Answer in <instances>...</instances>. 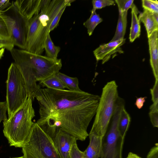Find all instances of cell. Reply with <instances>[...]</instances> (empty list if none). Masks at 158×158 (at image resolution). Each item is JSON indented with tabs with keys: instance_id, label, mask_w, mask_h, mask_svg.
Segmentation results:
<instances>
[{
	"instance_id": "cell-1",
	"label": "cell",
	"mask_w": 158,
	"mask_h": 158,
	"mask_svg": "<svg viewBox=\"0 0 158 158\" xmlns=\"http://www.w3.org/2000/svg\"><path fill=\"white\" fill-rule=\"evenodd\" d=\"M100 98L96 95L89 100L65 107L36 123L51 137L60 128L77 140L84 141L89 136L87 128L95 115Z\"/></svg>"
},
{
	"instance_id": "cell-2",
	"label": "cell",
	"mask_w": 158,
	"mask_h": 158,
	"mask_svg": "<svg viewBox=\"0 0 158 158\" xmlns=\"http://www.w3.org/2000/svg\"><path fill=\"white\" fill-rule=\"evenodd\" d=\"M10 52L24 79L28 96L32 99L34 92L40 87L36 82L55 75L62 67L61 59H54L14 48Z\"/></svg>"
},
{
	"instance_id": "cell-3",
	"label": "cell",
	"mask_w": 158,
	"mask_h": 158,
	"mask_svg": "<svg viewBox=\"0 0 158 158\" xmlns=\"http://www.w3.org/2000/svg\"><path fill=\"white\" fill-rule=\"evenodd\" d=\"M74 0H44L42 7L29 20L25 50L41 55L49 29L55 18L64 6H69Z\"/></svg>"
},
{
	"instance_id": "cell-4",
	"label": "cell",
	"mask_w": 158,
	"mask_h": 158,
	"mask_svg": "<svg viewBox=\"0 0 158 158\" xmlns=\"http://www.w3.org/2000/svg\"><path fill=\"white\" fill-rule=\"evenodd\" d=\"M96 95L82 91H75L40 87L34 92L33 100L35 98L39 105L40 118L42 121L50 115L65 107L81 103L94 98Z\"/></svg>"
},
{
	"instance_id": "cell-5",
	"label": "cell",
	"mask_w": 158,
	"mask_h": 158,
	"mask_svg": "<svg viewBox=\"0 0 158 158\" xmlns=\"http://www.w3.org/2000/svg\"><path fill=\"white\" fill-rule=\"evenodd\" d=\"M32 98L28 97L22 106L3 121V133L10 146L22 148L27 142L35 116Z\"/></svg>"
},
{
	"instance_id": "cell-6",
	"label": "cell",
	"mask_w": 158,
	"mask_h": 158,
	"mask_svg": "<svg viewBox=\"0 0 158 158\" xmlns=\"http://www.w3.org/2000/svg\"><path fill=\"white\" fill-rule=\"evenodd\" d=\"M115 81L108 82L103 87L94 120L89 133L103 137L108 129L119 97Z\"/></svg>"
},
{
	"instance_id": "cell-7",
	"label": "cell",
	"mask_w": 158,
	"mask_h": 158,
	"mask_svg": "<svg viewBox=\"0 0 158 158\" xmlns=\"http://www.w3.org/2000/svg\"><path fill=\"white\" fill-rule=\"evenodd\" d=\"M24 158H60L53 139L36 123L22 148Z\"/></svg>"
},
{
	"instance_id": "cell-8",
	"label": "cell",
	"mask_w": 158,
	"mask_h": 158,
	"mask_svg": "<svg viewBox=\"0 0 158 158\" xmlns=\"http://www.w3.org/2000/svg\"><path fill=\"white\" fill-rule=\"evenodd\" d=\"M6 89V101L9 118L22 106L28 97L24 79L14 62L11 63L8 69Z\"/></svg>"
},
{
	"instance_id": "cell-9",
	"label": "cell",
	"mask_w": 158,
	"mask_h": 158,
	"mask_svg": "<svg viewBox=\"0 0 158 158\" xmlns=\"http://www.w3.org/2000/svg\"><path fill=\"white\" fill-rule=\"evenodd\" d=\"M124 106V100L119 97L110 128L102 138V153L100 158H122L124 139L119 134L118 125L122 110Z\"/></svg>"
},
{
	"instance_id": "cell-10",
	"label": "cell",
	"mask_w": 158,
	"mask_h": 158,
	"mask_svg": "<svg viewBox=\"0 0 158 158\" xmlns=\"http://www.w3.org/2000/svg\"><path fill=\"white\" fill-rule=\"evenodd\" d=\"M0 16L6 24L9 36L15 45L25 50L29 20L20 14L13 1L7 8L0 11Z\"/></svg>"
},
{
	"instance_id": "cell-11",
	"label": "cell",
	"mask_w": 158,
	"mask_h": 158,
	"mask_svg": "<svg viewBox=\"0 0 158 158\" xmlns=\"http://www.w3.org/2000/svg\"><path fill=\"white\" fill-rule=\"evenodd\" d=\"M77 140L75 137L60 128L57 129L53 140L60 158H69L72 146Z\"/></svg>"
},
{
	"instance_id": "cell-12",
	"label": "cell",
	"mask_w": 158,
	"mask_h": 158,
	"mask_svg": "<svg viewBox=\"0 0 158 158\" xmlns=\"http://www.w3.org/2000/svg\"><path fill=\"white\" fill-rule=\"evenodd\" d=\"M125 40L126 39L124 38L100 45L93 51L96 60H102V64H104L110 59L112 55L117 52L123 53L120 47L125 43Z\"/></svg>"
},
{
	"instance_id": "cell-13",
	"label": "cell",
	"mask_w": 158,
	"mask_h": 158,
	"mask_svg": "<svg viewBox=\"0 0 158 158\" xmlns=\"http://www.w3.org/2000/svg\"><path fill=\"white\" fill-rule=\"evenodd\" d=\"M13 1L20 14L29 20L40 10L44 0H17Z\"/></svg>"
},
{
	"instance_id": "cell-14",
	"label": "cell",
	"mask_w": 158,
	"mask_h": 158,
	"mask_svg": "<svg viewBox=\"0 0 158 158\" xmlns=\"http://www.w3.org/2000/svg\"><path fill=\"white\" fill-rule=\"evenodd\" d=\"M150 62L155 80H158V30L148 37Z\"/></svg>"
},
{
	"instance_id": "cell-15",
	"label": "cell",
	"mask_w": 158,
	"mask_h": 158,
	"mask_svg": "<svg viewBox=\"0 0 158 158\" xmlns=\"http://www.w3.org/2000/svg\"><path fill=\"white\" fill-rule=\"evenodd\" d=\"M89 144L84 151L85 158H100L102 153V138L92 134H89Z\"/></svg>"
},
{
	"instance_id": "cell-16",
	"label": "cell",
	"mask_w": 158,
	"mask_h": 158,
	"mask_svg": "<svg viewBox=\"0 0 158 158\" xmlns=\"http://www.w3.org/2000/svg\"><path fill=\"white\" fill-rule=\"evenodd\" d=\"M138 17L140 23L142 22L144 24L148 38L153 31L158 30V13H152L143 9Z\"/></svg>"
},
{
	"instance_id": "cell-17",
	"label": "cell",
	"mask_w": 158,
	"mask_h": 158,
	"mask_svg": "<svg viewBox=\"0 0 158 158\" xmlns=\"http://www.w3.org/2000/svg\"><path fill=\"white\" fill-rule=\"evenodd\" d=\"M131 9V22L129 39L130 42H133L139 38L141 33L140 22L138 15L139 11L135 5L133 3Z\"/></svg>"
},
{
	"instance_id": "cell-18",
	"label": "cell",
	"mask_w": 158,
	"mask_h": 158,
	"mask_svg": "<svg viewBox=\"0 0 158 158\" xmlns=\"http://www.w3.org/2000/svg\"><path fill=\"white\" fill-rule=\"evenodd\" d=\"M127 12H119L118 18L116 31L113 38L110 42L124 39L127 26Z\"/></svg>"
},
{
	"instance_id": "cell-19",
	"label": "cell",
	"mask_w": 158,
	"mask_h": 158,
	"mask_svg": "<svg viewBox=\"0 0 158 158\" xmlns=\"http://www.w3.org/2000/svg\"><path fill=\"white\" fill-rule=\"evenodd\" d=\"M56 76L61 81L65 88L68 90L78 92L82 91L79 87L77 78L70 77L60 72L57 73Z\"/></svg>"
},
{
	"instance_id": "cell-20",
	"label": "cell",
	"mask_w": 158,
	"mask_h": 158,
	"mask_svg": "<svg viewBox=\"0 0 158 158\" xmlns=\"http://www.w3.org/2000/svg\"><path fill=\"white\" fill-rule=\"evenodd\" d=\"M131 121V117L124 106L122 110L118 125L119 134L123 139L129 128Z\"/></svg>"
},
{
	"instance_id": "cell-21",
	"label": "cell",
	"mask_w": 158,
	"mask_h": 158,
	"mask_svg": "<svg viewBox=\"0 0 158 158\" xmlns=\"http://www.w3.org/2000/svg\"><path fill=\"white\" fill-rule=\"evenodd\" d=\"M103 21L99 15L95 11H91L89 18L83 23L84 26L87 28L89 36L92 35L96 27Z\"/></svg>"
},
{
	"instance_id": "cell-22",
	"label": "cell",
	"mask_w": 158,
	"mask_h": 158,
	"mask_svg": "<svg viewBox=\"0 0 158 158\" xmlns=\"http://www.w3.org/2000/svg\"><path fill=\"white\" fill-rule=\"evenodd\" d=\"M44 50L45 51L46 56L54 59H57V57L60 50V48L54 44L49 34L48 35L45 42Z\"/></svg>"
},
{
	"instance_id": "cell-23",
	"label": "cell",
	"mask_w": 158,
	"mask_h": 158,
	"mask_svg": "<svg viewBox=\"0 0 158 158\" xmlns=\"http://www.w3.org/2000/svg\"><path fill=\"white\" fill-rule=\"evenodd\" d=\"M40 83L43 87L48 88L60 90L65 89V88L61 81L56 75L40 81Z\"/></svg>"
},
{
	"instance_id": "cell-24",
	"label": "cell",
	"mask_w": 158,
	"mask_h": 158,
	"mask_svg": "<svg viewBox=\"0 0 158 158\" xmlns=\"http://www.w3.org/2000/svg\"><path fill=\"white\" fill-rule=\"evenodd\" d=\"M142 3L143 9L158 13V2L157 0H142Z\"/></svg>"
},
{
	"instance_id": "cell-25",
	"label": "cell",
	"mask_w": 158,
	"mask_h": 158,
	"mask_svg": "<svg viewBox=\"0 0 158 158\" xmlns=\"http://www.w3.org/2000/svg\"><path fill=\"white\" fill-rule=\"evenodd\" d=\"M114 1L113 0H94L92 1L93 8L91 11L105 7L106 6L114 5Z\"/></svg>"
},
{
	"instance_id": "cell-26",
	"label": "cell",
	"mask_w": 158,
	"mask_h": 158,
	"mask_svg": "<svg viewBox=\"0 0 158 158\" xmlns=\"http://www.w3.org/2000/svg\"><path fill=\"white\" fill-rule=\"evenodd\" d=\"M134 0H114L118 6L119 12L120 13L127 12L134 3Z\"/></svg>"
},
{
	"instance_id": "cell-27",
	"label": "cell",
	"mask_w": 158,
	"mask_h": 158,
	"mask_svg": "<svg viewBox=\"0 0 158 158\" xmlns=\"http://www.w3.org/2000/svg\"><path fill=\"white\" fill-rule=\"evenodd\" d=\"M14 42L10 36L0 35V46L7 50L11 51L14 48Z\"/></svg>"
},
{
	"instance_id": "cell-28",
	"label": "cell",
	"mask_w": 158,
	"mask_h": 158,
	"mask_svg": "<svg viewBox=\"0 0 158 158\" xmlns=\"http://www.w3.org/2000/svg\"><path fill=\"white\" fill-rule=\"evenodd\" d=\"M69 158H85L84 152L78 148L77 142L72 145L70 154Z\"/></svg>"
},
{
	"instance_id": "cell-29",
	"label": "cell",
	"mask_w": 158,
	"mask_h": 158,
	"mask_svg": "<svg viewBox=\"0 0 158 158\" xmlns=\"http://www.w3.org/2000/svg\"><path fill=\"white\" fill-rule=\"evenodd\" d=\"M67 6H64L56 15L50 27L49 32L53 30L58 26L60 18Z\"/></svg>"
},
{
	"instance_id": "cell-30",
	"label": "cell",
	"mask_w": 158,
	"mask_h": 158,
	"mask_svg": "<svg viewBox=\"0 0 158 158\" xmlns=\"http://www.w3.org/2000/svg\"><path fill=\"white\" fill-rule=\"evenodd\" d=\"M153 103L158 104V80H155L154 85L150 89Z\"/></svg>"
},
{
	"instance_id": "cell-31",
	"label": "cell",
	"mask_w": 158,
	"mask_h": 158,
	"mask_svg": "<svg viewBox=\"0 0 158 158\" xmlns=\"http://www.w3.org/2000/svg\"><path fill=\"white\" fill-rule=\"evenodd\" d=\"M7 108L6 101L0 102V123L7 119L6 113Z\"/></svg>"
},
{
	"instance_id": "cell-32",
	"label": "cell",
	"mask_w": 158,
	"mask_h": 158,
	"mask_svg": "<svg viewBox=\"0 0 158 158\" xmlns=\"http://www.w3.org/2000/svg\"><path fill=\"white\" fill-rule=\"evenodd\" d=\"M149 115L152 124L154 127H158V111H150Z\"/></svg>"
},
{
	"instance_id": "cell-33",
	"label": "cell",
	"mask_w": 158,
	"mask_h": 158,
	"mask_svg": "<svg viewBox=\"0 0 158 158\" xmlns=\"http://www.w3.org/2000/svg\"><path fill=\"white\" fill-rule=\"evenodd\" d=\"M0 35L9 36L6 24L2 18L0 16Z\"/></svg>"
},
{
	"instance_id": "cell-34",
	"label": "cell",
	"mask_w": 158,
	"mask_h": 158,
	"mask_svg": "<svg viewBox=\"0 0 158 158\" xmlns=\"http://www.w3.org/2000/svg\"><path fill=\"white\" fill-rule=\"evenodd\" d=\"M146 158H158V145L156 143L148 152Z\"/></svg>"
},
{
	"instance_id": "cell-35",
	"label": "cell",
	"mask_w": 158,
	"mask_h": 158,
	"mask_svg": "<svg viewBox=\"0 0 158 158\" xmlns=\"http://www.w3.org/2000/svg\"><path fill=\"white\" fill-rule=\"evenodd\" d=\"M9 0H0V11H2L9 7L11 5Z\"/></svg>"
},
{
	"instance_id": "cell-36",
	"label": "cell",
	"mask_w": 158,
	"mask_h": 158,
	"mask_svg": "<svg viewBox=\"0 0 158 158\" xmlns=\"http://www.w3.org/2000/svg\"><path fill=\"white\" fill-rule=\"evenodd\" d=\"M145 101V97L138 98H137L135 104L138 108L140 109L143 107Z\"/></svg>"
},
{
	"instance_id": "cell-37",
	"label": "cell",
	"mask_w": 158,
	"mask_h": 158,
	"mask_svg": "<svg viewBox=\"0 0 158 158\" xmlns=\"http://www.w3.org/2000/svg\"><path fill=\"white\" fill-rule=\"evenodd\" d=\"M126 158H141L137 154L132 153L130 152L128 153L127 156Z\"/></svg>"
},
{
	"instance_id": "cell-38",
	"label": "cell",
	"mask_w": 158,
	"mask_h": 158,
	"mask_svg": "<svg viewBox=\"0 0 158 158\" xmlns=\"http://www.w3.org/2000/svg\"><path fill=\"white\" fill-rule=\"evenodd\" d=\"M150 111H158V104L153 103L150 107Z\"/></svg>"
},
{
	"instance_id": "cell-39",
	"label": "cell",
	"mask_w": 158,
	"mask_h": 158,
	"mask_svg": "<svg viewBox=\"0 0 158 158\" xmlns=\"http://www.w3.org/2000/svg\"><path fill=\"white\" fill-rule=\"evenodd\" d=\"M5 51V48H3L0 49V59L2 58L3 55Z\"/></svg>"
},
{
	"instance_id": "cell-40",
	"label": "cell",
	"mask_w": 158,
	"mask_h": 158,
	"mask_svg": "<svg viewBox=\"0 0 158 158\" xmlns=\"http://www.w3.org/2000/svg\"><path fill=\"white\" fill-rule=\"evenodd\" d=\"M24 158L23 156L19 157H14V158Z\"/></svg>"
},
{
	"instance_id": "cell-41",
	"label": "cell",
	"mask_w": 158,
	"mask_h": 158,
	"mask_svg": "<svg viewBox=\"0 0 158 158\" xmlns=\"http://www.w3.org/2000/svg\"><path fill=\"white\" fill-rule=\"evenodd\" d=\"M2 48H2V47L0 46V49H1Z\"/></svg>"
}]
</instances>
